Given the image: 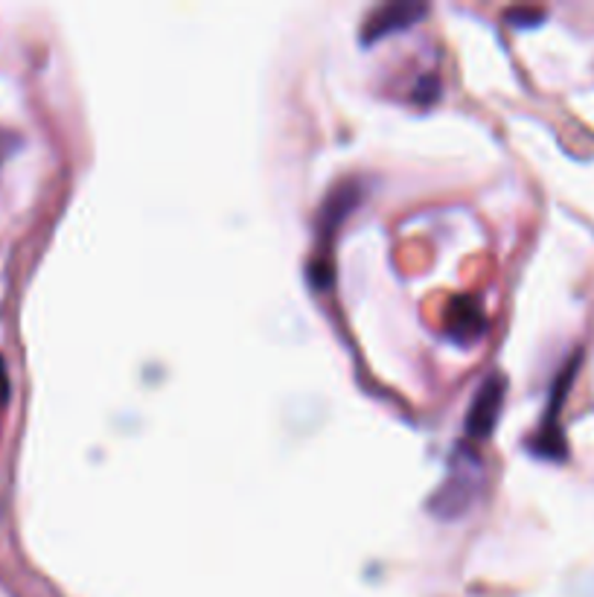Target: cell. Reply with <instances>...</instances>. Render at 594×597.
I'll return each mask as SVG.
<instances>
[{
  "mask_svg": "<svg viewBox=\"0 0 594 597\" xmlns=\"http://www.w3.org/2000/svg\"><path fill=\"white\" fill-rule=\"evenodd\" d=\"M504 394H507V382L502 373H493L484 379V385L478 387L475 399L467 412V435L469 438H486L495 429V420L502 414Z\"/></svg>",
  "mask_w": 594,
  "mask_h": 597,
  "instance_id": "cell-1",
  "label": "cell"
},
{
  "mask_svg": "<svg viewBox=\"0 0 594 597\" xmlns=\"http://www.w3.org/2000/svg\"><path fill=\"white\" fill-rule=\"evenodd\" d=\"M426 15V3H414V0H394V3H382L365 18V30H361V42L373 44L391 33H400L405 26Z\"/></svg>",
  "mask_w": 594,
  "mask_h": 597,
  "instance_id": "cell-2",
  "label": "cell"
},
{
  "mask_svg": "<svg viewBox=\"0 0 594 597\" xmlns=\"http://www.w3.org/2000/svg\"><path fill=\"white\" fill-rule=\"evenodd\" d=\"M542 21L545 18V12L542 9H511V12H507V21H513V24H516V21Z\"/></svg>",
  "mask_w": 594,
  "mask_h": 597,
  "instance_id": "cell-5",
  "label": "cell"
},
{
  "mask_svg": "<svg viewBox=\"0 0 594 597\" xmlns=\"http://www.w3.org/2000/svg\"><path fill=\"white\" fill-rule=\"evenodd\" d=\"M481 329H484V315L475 306V301H455L452 309H449V333L455 338H461V341H472V338L481 336Z\"/></svg>",
  "mask_w": 594,
  "mask_h": 597,
  "instance_id": "cell-4",
  "label": "cell"
},
{
  "mask_svg": "<svg viewBox=\"0 0 594 597\" xmlns=\"http://www.w3.org/2000/svg\"><path fill=\"white\" fill-rule=\"evenodd\" d=\"M361 190L356 181H347V184H338L333 193L327 195V202L321 207V219H324V234H333L335 225L350 216V211L359 204Z\"/></svg>",
  "mask_w": 594,
  "mask_h": 597,
  "instance_id": "cell-3",
  "label": "cell"
}]
</instances>
